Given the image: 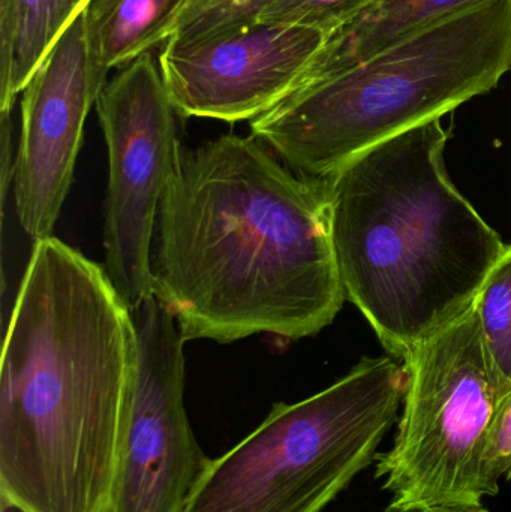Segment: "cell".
I'll use <instances>...</instances> for the list:
<instances>
[{
  "instance_id": "d6986e66",
  "label": "cell",
  "mask_w": 511,
  "mask_h": 512,
  "mask_svg": "<svg viewBox=\"0 0 511 512\" xmlns=\"http://www.w3.org/2000/svg\"><path fill=\"white\" fill-rule=\"evenodd\" d=\"M384 512H489L483 505L392 504Z\"/></svg>"
},
{
  "instance_id": "6da1fadb",
  "label": "cell",
  "mask_w": 511,
  "mask_h": 512,
  "mask_svg": "<svg viewBox=\"0 0 511 512\" xmlns=\"http://www.w3.org/2000/svg\"><path fill=\"white\" fill-rule=\"evenodd\" d=\"M152 255L183 340L320 333L345 297L326 179L294 174L254 135L180 150Z\"/></svg>"
},
{
  "instance_id": "e0dca14e",
  "label": "cell",
  "mask_w": 511,
  "mask_h": 512,
  "mask_svg": "<svg viewBox=\"0 0 511 512\" xmlns=\"http://www.w3.org/2000/svg\"><path fill=\"white\" fill-rule=\"evenodd\" d=\"M483 475L488 496L500 493L501 478L511 480V393L501 403L492 423L483 457Z\"/></svg>"
},
{
  "instance_id": "30bf717a",
  "label": "cell",
  "mask_w": 511,
  "mask_h": 512,
  "mask_svg": "<svg viewBox=\"0 0 511 512\" xmlns=\"http://www.w3.org/2000/svg\"><path fill=\"white\" fill-rule=\"evenodd\" d=\"M107 78L90 48L83 12L21 92L12 188L18 221L33 243L53 233L74 179L84 123Z\"/></svg>"
},
{
  "instance_id": "9a60e30c",
  "label": "cell",
  "mask_w": 511,
  "mask_h": 512,
  "mask_svg": "<svg viewBox=\"0 0 511 512\" xmlns=\"http://www.w3.org/2000/svg\"><path fill=\"white\" fill-rule=\"evenodd\" d=\"M278 0H189L168 41H189L251 26Z\"/></svg>"
},
{
  "instance_id": "3957f363",
  "label": "cell",
  "mask_w": 511,
  "mask_h": 512,
  "mask_svg": "<svg viewBox=\"0 0 511 512\" xmlns=\"http://www.w3.org/2000/svg\"><path fill=\"white\" fill-rule=\"evenodd\" d=\"M447 140L431 120L326 179L345 297L401 360L473 307L507 248L453 185Z\"/></svg>"
},
{
  "instance_id": "8992f818",
  "label": "cell",
  "mask_w": 511,
  "mask_h": 512,
  "mask_svg": "<svg viewBox=\"0 0 511 512\" xmlns=\"http://www.w3.org/2000/svg\"><path fill=\"white\" fill-rule=\"evenodd\" d=\"M408 388L393 445L375 477L395 504L482 505L486 442L506 399L476 307L404 360Z\"/></svg>"
},
{
  "instance_id": "7c38bea8",
  "label": "cell",
  "mask_w": 511,
  "mask_h": 512,
  "mask_svg": "<svg viewBox=\"0 0 511 512\" xmlns=\"http://www.w3.org/2000/svg\"><path fill=\"white\" fill-rule=\"evenodd\" d=\"M189 0H92L87 6V35L102 68H123L167 44Z\"/></svg>"
},
{
  "instance_id": "8fae6325",
  "label": "cell",
  "mask_w": 511,
  "mask_h": 512,
  "mask_svg": "<svg viewBox=\"0 0 511 512\" xmlns=\"http://www.w3.org/2000/svg\"><path fill=\"white\" fill-rule=\"evenodd\" d=\"M92 0H0V113Z\"/></svg>"
},
{
  "instance_id": "4fadbf2b",
  "label": "cell",
  "mask_w": 511,
  "mask_h": 512,
  "mask_svg": "<svg viewBox=\"0 0 511 512\" xmlns=\"http://www.w3.org/2000/svg\"><path fill=\"white\" fill-rule=\"evenodd\" d=\"M477 2L480 0H378L330 36L308 77L362 62L414 30Z\"/></svg>"
},
{
  "instance_id": "ba28073f",
  "label": "cell",
  "mask_w": 511,
  "mask_h": 512,
  "mask_svg": "<svg viewBox=\"0 0 511 512\" xmlns=\"http://www.w3.org/2000/svg\"><path fill=\"white\" fill-rule=\"evenodd\" d=\"M131 315L137 361L104 512H183L212 460L201 451L183 402L185 340L155 295Z\"/></svg>"
},
{
  "instance_id": "52a82bcc",
  "label": "cell",
  "mask_w": 511,
  "mask_h": 512,
  "mask_svg": "<svg viewBox=\"0 0 511 512\" xmlns=\"http://www.w3.org/2000/svg\"><path fill=\"white\" fill-rule=\"evenodd\" d=\"M107 144L104 268L129 309L155 295L152 245L180 146L173 104L152 54L123 66L96 102Z\"/></svg>"
},
{
  "instance_id": "9c48e42d",
  "label": "cell",
  "mask_w": 511,
  "mask_h": 512,
  "mask_svg": "<svg viewBox=\"0 0 511 512\" xmlns=\"http://www.w3.org/2000/svg\"><path fill=\"white\" fill-rule=\"evenodd\" d=\"M329 38L312 27L257 21L168 41L159 68L179 116L252 122L306 80Z\"/></svg>"
},
{
  "instance_id": "7a4b0ae2",
  "label": "cell",
  "mask_w": 511,
  "mask_h": 512,
  "mask_svg": "<svg viewBox=\"0 0 511 512\" xmlns=\"http://www.w3.org/2000/svg\"><path fill=\"white\" fill-rule=\"evenodd\" d=\"M135 361L131 309L105 268L36 242L3 342V511L104 512Z\"/></svg>"
},
{
  "instance_id": "ac0fdd59",
  "label": "cell",
  "mask_w": 511,
  "mask_h": 512,
  "mask_svg": "<svg viewBox=\"0 0 511 512\" xmlns=\"http://www.w3.org/2000/svg\"><path fill=\"white\" fill-rule=\"evenodd\" d=\"M12 111L0 113V197L2 216H5V203L9 188L14 183L15 158L12 149Z\"/></svg>"
},
{
  "instance_id": "277c9868",
  "label": "cell",
  "mask_w": 511,
  "mask_h": 512,
  "mask_svg": "<svg viewBox=\"0 0 511 512\" xmlns=\"http://www.w3.org/2000/svg\"><path fill=\"white\" fill-rule=\"evenodd\" d=\"M511 71V0H480L347 68L306 78L252 120V135L303 177L456 110Z\"/></svg>"
},
{
  "instance_id": "5b68a950",
  "label": "cell",
  "mask_w": 511,
  "mask_h": 512,
  "mask_svg": "<svg viewBox=\"0 0 511 512\" xmlns=\"http://www.w3.org/2000/svg\"><path fill=\"white\" fill-rule=\"evenodd\" d=\"M407 388L405 364L363 358L326 390L278 403L210 460L183 512H323L377 460Z\"/></svg>"
},
{
  "instance_id": "5bb4252c",
  "label": "cell",
  "mask_w": 511,
  "mask_h": 512,
  "mask_svg": "<svg viewBox=\"0 0 511 512\" xmlns=\"http://www.w3.org/2000/svg\"><path fill=\"white\" fill-rule=\"evenodd\" d=\"M474 307L483 343L507 397L511 393V245L483 283Z\"/></svg>"
},
{
  "instance_id": "2e32d148",
  "label": "cell",
  "mask_w": 511,
  "mask_h": 512,
  "mask_svg": "<svg viewBox=\"0 0 511 512\" xmlns=\"http://www.w3.org/2000/svg\"><path fill=\"white\" fill-rule=\"evenodd\" d=\"M377 2L378 0H278L261 14L258 21L312 27L332 36Z\"/></svg>"
}]
</instances>
